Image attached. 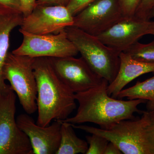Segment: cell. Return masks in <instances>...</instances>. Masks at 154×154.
Returning a JSON list of instances; mask_svg holds the SVG:
<instances>
[{
    "instance_id": "cell-1",
    "label": "cell",
    "mask_w": 154,
    "mask_h": 154,
    "mask_svg": "<svg viewBox=\"0 0 154 154\" xmlns=\"http://www.w3.org/2000/svg\"><path fill=\"white\" fill-rule=\"evenodd\" d=\"M108 85L103 79L97 87L75 94L79 104L76 114L62 121L74 125L91 122L108 129L119 122L134 119L135 113H142L138 106L146 103V100L125 101L110 97L107 92Z\"/></svg>"
},
{
    "instance_id": "cell-2",
    "label": "cell",
    "mask_w": 154,
    "mask_h": 154,
    "mask_svg": "<svg viewBox=\"0 0 154 154\" xmlns=\"http://www.w3.org/2000/svg\"><path fill=\"white\" fill-rule=\"evenodd\" d=\"M33 69L37 85L36 123L46 126L68 118L76 108L75 94L58 76L50 58H35Z\"/></svg>"
},
{
    "instance_id": "cell-3",
    "label": "cell",
    "mask_w": 154,
    "mask_h": 154,
    "mask_svg": "<svg viewBox=\"0 0 154 154\" xmlns=\"http://www.w3.org/2000/svg\"><path fill=\"white\" fill-rule=\"evenodd\" d=\"M67 36L91 69L109 84L116 77L120 53L107 46L97 36L74 26L65 29Z\"/></svg>"
},
{
    "instance_id": "cell-4",
    "label": "cell",
    "mask_w": 154,
    "mask_h": 154,
    "mask_svg": "<svg viewBox=\"0 0 154 154\" xmlns=\"http://www.w3.org/2000/svg\"><path fill=\"white\" fill-rule=\"evenodd\" d=\"M35 58L9 52L3 69V77L8 81L26 113L37 111V85L33 63Z\"/></svg>"
},
{
    "instance_id": "cell-5",
    "label": "cell",
    "mask_w": 154,
    "mask_h": 154,
    "mask_svg": "<svg viewBox=\"0 0 154 154\" xmlns=\"http://www.w3.org/2000/svg\"><path fill=\"white\" fill-rule=\"evenodd\" d=\"M16 99L11 86L0 94V154H33L29 138L15 119Z\"/></svg>"
},
{
    "instance_id": "cell-6",
    "label": "cell",
    "mask_w": 154,
    "mask_h": 154,
    "mask_svg": "<svg viewBox=\"0 0 154 154\" xmlns=\"http://www.w3.org/2000/svg\"><path fill=\"white\" fill-rule=\"evenodd\" d=\"M146 122L145 116L143 113L140 119L122 120L108 129L71 124L74 128L106 138L116 145L122 154H149L144 135Z\"/></svg>"
},
{
    "instance_id": "cell-7",
    "label": "cell",
    "mask_w": 154,
    "mask_h": 154,
    "mask_svg": "<svg viewBox=\"0 0 154 154\" xmlns=\"http://www.w3.org/2000/svg\"><path fill=\"white\" fill-rule=\"evenodd\" d=\"M23 36L22 44L12 51L16 55L33 58L75 57L79 53L68 38L65 30L57 34L37 35L19 29Z\"/></svg>"
},
{
    "instance_id": "cell-8",
    "label": "cell",
    "mask_w": 154,
    "mask_h": 154,
    "mask_svg": "<svg viewBox=\"0 0 154 154\" xmlns=\"http://www.w3.org/2000/svg\"><path fill=\"white\" fill-rule=\"evenodd\" d=\"M123 17L118 0H96L74 17L72 26L97 36Z\"/></svg>"
},
{
    "instance_id": "cell-9",
    "label": "cell",
    "mask_w": 154,
    "mask_h": 154,
    "mask_svg": "<svg viewBox=\"0 0 154 154\" xmlns=\"http://www.w3.org/2000/svg\"><path fill=\"white\" fill-rule=\"evenodd\" d=\"M73 24L74 17L66 6L36 5L24 17L20 29L37 35L57 34Z\"/></svg>"
},
{
    "instance_id": "cell-10",
    "label": "cell",
    "mask_w": 154,
    "mask_h": 154,
    "mask_svg": "<svg viewBox=\"0 0 154 154\" xmlns=\"http://www.w3.org/2000/svg\"><path fill=\"white\" fill-rule=\"evenodd\" d=\"M49 58L58 76L75 94L97 87L103 81L82 57Z\"/></svg>"
},
{
    "instance_id": "cell-11",
    "label": "cell",
    "mask_w": 154,
    "mask_h": 154,
    "mask_svg": "<svg viewBox=\"0 0 154 154\" xmlns=\"http://www.w3.org/2000/svg\"><path fill=\"white\" fill-rule=\"evenodd\" d=\"M150 23L135 16L123 17L97 37L116 51L124 52L141 37L149 34Z\"/></svg>"
},
{
    "instance_id": "cell-12",
    "label": "cell",
    "mask_w": 154,
    "mask_h": 154,
    "mask_svg": "<svg viewBox=\"0 0 154 154\" xmlns=\"http://www.w3.org/2000/svg\"><path fill=\"white\" fill-rule=\"evenodd\" d=\"M16 120L18 126L29 138L33 154H56L60 142V120L42 126L27 113L19 114Z\"/></svg>"
},
{
    "instance_id": "cell-13",
    "label": "cell",
    "mask_w": 154,
    "mask_h": 154,
    "mask_svg": "<svg viewBox=\"0 0 154 154\" xmlns=\"http://www.w3.org/2000/svg\"><path fill=\"white\" fill-rule=\"evenodd\" d=\"M119 58L120 65L118 73L107 88L108 95L116 99L125 87L135 79L145 74L154 72V63L136 60L125 52L120 53Z\"/></svg>"
},
{
    "instance_id": "cell-14",
    "label": "cell",
    "mask_w": 154,
    "mask_h": 154,
    "mask_svg": "<svg viewBox=\"0 0 154 154\" xmlns=\"http://www.w3.org/2000/svg\"><path fill=\"white\" fill-rule=\"evenodd\" d=\"M24 16L22 12L10 9L0 10V94L10 88L3 77V69L9 54L12 31L22 25Z\"/></svg>"
},
{
    "instance_id": "cell-15",
    "label": "cell",
    "mask_w": 154,
    "mask_h": 154,
    "mask_svg": "<svg viewBox=\"0 0 154 154\" xmlns=\"http://www.w3.org/2000/svg\"><path fill=\"white\" fill-rule=\"evenodd\" d=\"M60 121V142L56 154H86L88 148L87 141L78 137L71 123Z\"/></svg>"
},
{
    "instance_id": "cell-16",
    "label": "cell",
    "mask_w": 154,
    "mask_h": 154,
    "mask_svg": "<svg viewBox=\"0 0 154 154\" xmlns=\"http://www.w3.org/2000/svg\"><path fill=\"white\" fill-rule=\"evenodd\" d=\"M124 98H127L128 100H148L147 110L154 109V76L143 82H137L132 87L122 90L117 98L122 99Z\"/></svg>"
},
{
    "instance_id": "cell-17",
    "label": "cell",
    "mask_w": 154,
    "mask_h": 154,
    "mask_svg": "<svg viewBox=\"0 0 154 154\" xmlns=\"http://www.w3.org/2000/svg\"><path fill=\"white\" fill-rule=\"evenodd\" d=\"M124 52L136 60L154 63V40L147 44H143L137 42Z\"/></svg>"
},
{
    "instance_id": "cell-18",
    "label": "cell",
    "mask_w": 154,
    "mask_h": 154,
    "mask_svg": "<svg viewBox=\"0 0 154 154\" xmlns=\"http://www.w3.org/2000/svg\"><path fill=\"white\" fill-rule=\"evenodd\" d=\"M146 118L144 130L145 140L149 154H154V108L147 111H143Z\"/></svg>"
},
{
    "instance_id": "cell-19",
    "label": "cell",
    "mask_w": 154,
    "mask_h": 154,
    "mask_svg": "<svg viewBox=\"0 0 154 154\" xmlns=\"http://www.w3.org/2000/svg\"><path fill=\"white\" fill-rule=\"evenodd\" d=\"M88 148L86 154H104L109 141L106 138L94 134L86 136Z\"/></svg>"
},
{
    "instance_id": "cell-20",
    "label": "cell",
    "mask_w": 154,
    "mask_h": 154,
    "mask_svg": "<svg viewBox=\"0 0 154 154\" xmlns=\"http://www.w3.org/2000/svg\"><path fill=\"white\" fill-rule=\"evenodd\" d=\"M124 17L135 16L142 0H118Z\"/></svg>"
},
{
    "instance_id": "cell-21",
    "label": "cell",
    "mask_w": 154,
    "mask_h": 154,
    "mask_svg": "<svg viewBox=\"0 0 154 154\" xmlns=\"http://www.w3.org/2000/svg\"><path fill=\"white\" fill-rule=\"evenodd\" d=\"M154 7V0H142L136 11L135 16L145 20H148L150 11Z\"/></svg>"
},
{
    "instance_id": "cell-22",
    "label": "cell",
    "mask_w": 154,
    "mask_h": 154,
    "mask_svg": "<svg viewBox=\"0 0 154 154\" xmlns=\"http://www.w3.org/2000/svg\"><path fill=\"white\" fill-rule=\"evenodd\" d=\"M96 0H69L66 7L73 17Z\"/></svg>"
},
{
    "instance_id": "cell-23",
    "label": "cell",
    "mask_w": 154,
    "mask_h": 154,
    "mask_svg": "<svg viewBox=\"0 0 154 154\" xmlns=\"http://www.w3.org/2000/svg\"><path fill=\"white\" fill-rule=\"evenodd\" d=\"M24 17L29 15L36 5V0H20Z\"/></svg>"
},
{
    "instance_id": "cell-24",
    "label": "cell",
    "mask_w": 154,
    "mask_h": 154,
    "mask_svg": "<svg viewBox=\"0 0 154 154\" xmlns=\"http://www.w3.org/2000/svg\"><path fill=\"white\" fill-rule=\"evenodd\" d=\"M0 8L12 9L22 13L20 0H0Z\"/></svg>"
},
{
    "instance_id": "cell-25",
    "label": "cell",
    "mask_w": 154,
    "mask_h": 154,
    "mask_svg": "<svg viewBox=\"0 0 154 154\" xmlns=\"http://www.w3.org/2000/svg\"><path fill=\"white\" fill-rule=\"evenodd\" d=\"M69 0H37L36 5L67 6Z\"/></svg>"
},
{
    "instance_id": "cell-26",
    "label": "cell",
    "mask_w": 154,
    "mask_h": 154,
    "mask_svg": "<svg viewBox=\"0 0 154 154\" xmlns=\"http://www.w3.org/2000/svg\"><path fill=\"white\" fill-rule=\"evenodd\" d=\"M122 152L119 148L115 144L109 142L108 143L104 154H122Z\"/></svg>"
},
{
    "instance_id": "cell-27",
    "label": "cell",
    "mask_w": 154,
    "mask_h": 154,
    "mask_svg": "<svg viewBox=\"0 0 154 154\" xmlns=\"http://www.w3.org/2000/svg\"><path fill=\"white\" fill-rule=\"evenodd\" d=\"M149 34H151L154 36V21L150 22V23Z\"/></svg>"
},
{
    "instance_id": "cell-28",
    "label": "cell",
    "mask_w": 154,
    "mask_h": 154,
    "mask_svg": "<svg viewBox=\"0 0 154 154\" xmlns=\"http://www.w3.org/2000/svg\"><path fill=\"white\" fill-rule=\"evenodd\" d=\"M153 18H154V7L151 9L149 13L148 17V20L149 21L150 19Z\"/></svg>"
},
{
    "instance_id": "cell-29",
    "label": "cell",
    "mask_w": 154,
    "mask_h": 154,
    "mask_svg": "<svg viewBox=\"0 0 154 154\" xmlns=\"http://www.w3.org/2000/svg\"><path fill=\"white\" fill-rule=\"evenodd\" d=\"M8 9V8H0V10H2V9Z\"/></svg>"
}]
</instances>
